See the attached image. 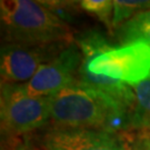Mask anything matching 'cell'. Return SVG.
<instances>
[{
  "instance_id": "1",
  "label": "cell",
  "mask_w": 150,
  "mask_h": 150,
  "mask_svg": "<svg viewBox=\"0 0 150 150\" xmlns=\"http://www.w3.org/2000/svg\"><path fill=\"white\" fill-rule=\"evenodd\" d=\"M51 129L128 130L129 113L100 91L75 83L47 97Z\"/></svg>"
},
{
  "instance_id": "2",
  "label": "cell",
  "mask_w": 150,
  "mask_h": 150,
  "mask_svg": "<svg viewBox=\"0 0 150 150\" xmlns=\"http://www.w3.org/2000/svg\"><path fill=\"white\" fill-rule=\"evenodd\" d=\"M0 19L6 43L47 46L70 43L72 38L68 23L39 1L1 0Z\"/></svg>"
},
{
  "instance_id": "3",
  "label": "cell",
  "mask_w": 150,
  "mask_h": 150,
  "mask_svg": "<svg viewBox=\"0 0 150 150\" xmlns=\"http://www.w3.org/2000/svg\"><path fill=\"white\" fill-rule=\"evenodd\" d=\"M0 123L2 134L22 136L49 125L48 99L30 95L23 83H1Z\"/></svg>"
},
{
  "instance_id": "4",
  "label": "cell",
  "mask_w": 150,
  "mask_h": 150,
  "mask_svg": "<svg viewBox=\"0 0 150 150\" xmlns=\"http://www.w3.org/2000/svg\"><path fill=\"white\" fill-rule=\"evenodd\" d=\"M83 61L92 74L134 87L150 76V45L137 41L112 47Z\"/></svg>"
},
{
  "instance_id": "5",
  "label": "cell",
  "mask_w": 150,
  "mask_h": 150,
  "mask_svg": "<svg viewBox=\"0 0 150 150\" xmlns=\"http://www.w3.org/2000/svg\"><path fill=\"white\" fill-rule=\"evenodd\" d=\"M82 61L83 56L77 43H69L54 59L42 64L23 86L32 96L43 98L52 96L77 83Z\"/></svg>"
},
{
  "instance_id": "6",
  "label": "cell",
  "mask_w": 150,
  "mask_h": 150,
  "mask_svg": "<svg viewBox=\"0 0 150 150\" xmlns=\"http://www.w3.org/2000/svg\"><path fill=\"white\" fill-rule=\"evenodd\" d=\"M71 43V42H70ZM69 43L47 46H23L5 43L1 48L0 76L1 83L20 85L28 82L42 64L49 62L61 52L60 48Z\"/></svg>"
},
{
  "instance_id": "7",
  "label": "cell",
  "mask_w": 150,
  "mask_h": 150,
  "mask_svg": "<svg viewBox=\"0 0 150 150\" xmlns=\"http://www.w3.org/2000/svg\"><path fill=\"white\" fill-rule=\"evenodd\" d=\"M42 150H130L118 132L93 129H50L41 138Z\"/></svg>"
},
{
  "instance_id": "8",
  "label": "cell",
  "mask_w": 150,
  "mask_h": 150,
  "mask_svg": "<svg viewBox=\"0 0 150 150\" xmlns=\"http://www.w3.org/2000/svg\"><path fill=\"white\" fill-rule=\"evenodd\" d=\"M77 82L109 96L130 115L136 102V96L132 87L121 81L108 78L106 76L92 74L88 70L85 61H82L79 68Z\"/></svg>"
},
{
  "instance_id": "9",
  "label": "cell",
  "mask_w": 150,
  "mask_h": 150,
  "mask_svg": "<svg viewBox=\"0 0 150 150\" xmlns=\"http://www.w3.org/2000/svg\"><path fill=\"white\" fill-rule=\"evenodd\" d=\"M136 96L134 106L129 115L128 130H150V76L132 87Z\"/></svg>"
},
{
  "instance_id": "10",
  "label": "cell",
  "mask_w": 150,
  "mask_h": 150,
  "mask_svg": "<svg viewBox=\"0 0 150 150\" xmlns=\"http://www.w3.org/2000/svg\"><path fill=\"white\" fill-rule=\"evenodd\" d=\"M112 26L120 28L125 22L134 18L141 11L150 9V1H127V0H115Z\"/></svg>"
},
{
  "instance_id": "11",
  "label": "cell",
  "mask_w": 150,
  "mask_h": 150,
  "mask_svg": "<svg viewBox=\"0 0 150 150\" xmlns=\"http://www.w3.org/2000/svg\"><path fill=\"white\" fill-rule=\"evenodd\" d=\"M119 29V39L123 45H127L140 32L150 29V9L141 11L134 18L125 22Z\"/></svg>"
},
{
  "instance_id": "12",
  "label": "cell",
  "mask_w": 150,
  "mask_h": 150,
  "mask_svg": "<svg viewBox=\"0 0 150 150\" xmlns=\"http://www.w3.org/2000/svg\"><path fill=\"white\" fill-rule=\"evenodd\" d=\"M80 7L83 10L97 17L101 22H103L107 28L113 29L112 19L115 5L111 0H82L80 1Z\"/></svg>"
},
{
  "instance_id": "13",
  "label": "cell",
  "mask_w": 150,
  "mask_h": 150,
  "mask_svg": "<svg viewBox=\"0 0 150 150\" xmlns=\"http://www.w3.org/2000/svg\"><path fill=\"white\" fill-rule=\"evenodd\" d=\"M131 150H150V139L139 137L134 144Z\"/></svg>"
},
{
  "instance_id": "14",
  "label": "cell",
  "mask_w": 150,
  "mask_h": 150,
  "mask_svg": "<svg viewBox=\"0 0 150 150\" xmlns=\"http://www.w3.org/2000/svg\"><path fill=\"white\" fill-rule=\"evenodd\" d=\"M137 41H142V42L149 43V45H150V29H148V30H145V31L138 33L137 36H134V37L131 39V41H130L129 43L137 42Z\"/></svg>"
},
{
  "instance_id": "15",
  "label": "cell",
  "mask_w": 150,
  "mask_h": 150,
  "mask_svg": "<svg viewBox=\"0 0 150 150\" xmlns=\"http://www.w3.org/2000/svg\"><path fill=\"white\" fill-rule=\"evenodd\" d=\"M139 137H142V138H148L150 139V130L148 131H141L139 134Z\"/></svg>"
},
{
  "instance_id": "16",
  "label": "cell",
  "mask_w": 150,
  "mask_h": 150,
  "mask_svg": "<svg viewBox=\"0 0 150 150\" xmlns=\"http://www.w3.org/2000/svg\"><path fill=\"white\" fill-rule=\"evenodd\" d=\"M12 150H33L30 147H26V146H21V147H18L16 149H12Z\"/></svg>"
}]
</instances>
